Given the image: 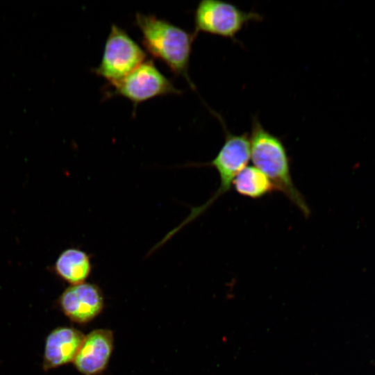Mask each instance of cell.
<instances>
[{
  "label": "cell",
  "instance_id": "obj_1",
  "mask_svg": "<svg viewBox=\"0 0 375 375\" xmlns=\"http://www.w3.org/2000/svg\"><path fill=\"white\" fill-rule=\"evenodd\" d=\"M249 138L250 158L254 167L267 176L274 190L283 193L308 217L310 208L292 180L290 157L282 140L266 129L257 117L252 118Z\"/></svg>",
  "mask_w": 375,
  "mask_h": 375
},
{
  "label": "cell",
  "instance_id": "obj_2",
  "mask_svg": "<svg viewBox=\"0 0 375 375\" xmlns=\"http://www.w3.org/2000/svg\"><path fill=\"white\" fill-rule=\"evenodd\" d=\"M135 24L142 33V43L154 58L171 71L183 76L192 88L188 67L193 42L197 35L151 14L138 12Z\"/></svg>",
  "mask_w": 375,
  "mask_h": 375
},
{
  "label": "cell",
  "instance_id": "obj_3",
  "mask_svg": "<svg viewBox=\"0 0 375 375\" xmlns=\"http://www.w3.org/2000/svg\"><path fill=\"white\" fill-rule=\"evenodd\" d=\"M257 12L245 11L220 0H203L194 12V32H203L235 40L237 35L251 22H260Z\"/></svg>",
  "mask_w": 375,
  "mask_h": 375
},
{
  "label": "cell",
  "instance_id": "obj_4",
  "mask_svg": "<svg viewBox=\"0 0 375 375\" xmlns=\"http://www.w3.org/2000/svg\"><path fill=\"white\" fill-rule=\"evenodd\" d=\"M146 58L138 44L123 28L112 24L100 64L94 72L113 85L135 70Z\"/></svg>",
  "mask_w": 375,
  "mask_h": 375
},
{
  "label": "cell",
  "instance_id": "obj_5",
  "mask_svg": "<svg viewBox=\"0 0 375 375\" xmlns=\"http://www.w3.org/2000/svg\"><path fill=\"white\" fill-rule=\"evenodd\" d=\"M224 131V141L215 158L206 162L193 165L208 166L215 169L219 175V184L213 195L203 203L208 209L219 197L229 191L234 178L247 166L250 158L249 138L247 133H231L220 119Z\"/></svg>",
  "mask_w": 375,
  "mask_h": 375
},
{
  "label": "cell",
  "instance_id": "obj_6",
  "mask_svg": "<svg viewBox=\"0 0 375 375\" xmlns=\"http://www.w3.org/2000/svg\"><path fill=\"white\" fill-rule=\"evenodd\" d=\"M111 85L113 90L110 94L128 99L135 107L156 97L181 93L150 60H146L126 77Z\"/></svg>",
  "mask_w": 375,
  "mask_h": 375
},
{
  "label": "cell",
  "instance_id": "obj_7",
  "mask_svg": "<svg viewBox=\"0 0 375 375\" xmlns=\"http://www.w3.org/2000/svg\"><path fill=\"white\" fill-rule=\"evenodd\" d=\"M62 311L72 322L84 324L92 321L103 310L104 298L94 283H83L67 288L58 299Z\"/></svg>",
  "mask_w": 375,
  "mask_h": 375
},
{
  "label": "cell",
  "instance_id": "obj_8",
  "mask_svg": "<svg viewBox=\"0 0 375 375\" xmlns=\"http://www.w3.org/2000/svg\"><path fill=\"white\" fill-rule=\"evenodd\" d=\"M113 348L112 331L106 328L93 330L85 335L74 365L83 375H99L106 369Z\"/></svg>",
  "mask_w": 375,
  "mask_h": 375
},
{
  "label": "cell",
  "instance_id": "obj_9",
  "mask_svg": "<svg viewBox=\"0 0 375 375\" xmlns=\"http://www.w3.org/2000/svg\"><path fill=\"white\" fill-rule=\"evenodd\" d=\"M85 335L72 327L62 326L47 336L44 355V369L56 368L74 362Z\"/></svg>",
  "mask_w": 375,
  "mask_h": 375
},
{
  "label": "cell",
  "instance_id": "obj_10",
  "mask_svg": "<svg viewBox=\"0 0 375 375\" xmlns=\"http://www.w3.org/2000/svg\"><path fill=\"white\" fill-rule=\"evenodd\" d=\"M52 268L59 278L71 285L81 284L91 274V256L78 248H67L59 254Z\"/></svg>",
  "mask_w": 375,
  "mask_h": 375
},
{
  "label": "cell",
  "instance_id": "obj_11",
  "mask_svg": "<svg viewBox=\"0 0 375 375\" xmlns=\"http://www.w3.org/2000/svg\"><path fill=\"white\" fill-rule=\"evenodd\" d=\"M232 186L239 194L251 199H260L274 190L267 176L254 166L244 167L234 178Z\"/></svg>",
  "mask_w": 375,
  "mask_h": 375
}]
</instances>
